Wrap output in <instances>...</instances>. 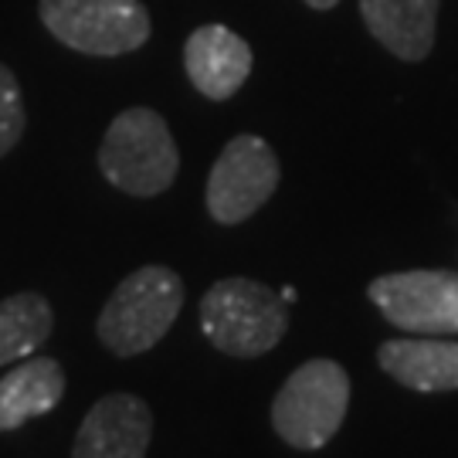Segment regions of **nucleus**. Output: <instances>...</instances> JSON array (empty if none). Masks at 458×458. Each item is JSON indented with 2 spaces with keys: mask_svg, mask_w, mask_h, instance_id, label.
<instances>
[{
  "mask_svg": "<svg viewBox=\"0 0 458 458\" xmlns=\"http://www.w3.org/2000/svg\"><path fill=\"white\" fill-rule=\"evenodd\" d=\"M55 329L51 302L41 293H17L0 299V367L34 357Z\"/></svg>",
  "mask_w": 458,
  "mask_h": 458,
  "instance_id": "nucleus-13",
  "label": "nucleus"
},
{
  "mask_svg": "<svg viewBox=\"0 0 458 458\" xmlns=\"http://www.w3.org/2000/svg\"><path fill=\"white\" fill-rule=\"evenodd\" d=\"M183 68L200 96L221 102L248 82L251 48L242 34H234L225 24H204L183 45Z\"/></svg>",
  "mask_w": 458,
  "mask_h": 458,
  "instance_id": "nucleus-9",
  "label": "nucleus"
},
{
  "mask_svg": "<svg viewBox=\"0 0 458 458\" xmlns=\"http://www.w3.org/2000/svg\"><path fill=\"white\" fill-rule=\"evenodd\" d=\"M65 370L55 357H24L0 377V435L45 418L65 397Z\"/></svg>",
  "mask_w": 458,
  "mask_h": 458,
  "instance_id": "nucleus-12",
  "label": "nucleus"
},
{
  "mask_svg": "<svg viewBox=\"0 0 458 458\" xmlns=\"http://www.w3.org/2000/svg\"><path fill=\"white\" fill-rule=\"evenodd\" d=\"M442 0H360L367 31L401 62H425L435 48Z\"/></svg>",
  "mask_w": 458,
  "mask_h": 458,
  "instance_id": "nucleus-10",
  "label": "nucleus"
},
{
  "mask_svg": "<svg viewBox=\"0 0 458 458\" xmlns=\"http://www.w3.org/2000/svg\"><path fill=\"white\" fill-rule=\"evenodd\" d=\"M278 157L262 136H234L214 160L208 177V211L217 225H242L278 191Z\"/></svg>",
  "mask_w": 458,
  "mask_h": 458,
  "instance_id": "nucleus-7",
  "label": "nucleus"
},
{
  "mask_svg": "<svg viewBox=\"0 0 458 458\" xmlns=\"http://www.w3.org/2000/svg\"><path fill=\"white\" fill-rule=\"evenodd\" d=\"M200 329L208 344L234 360H255L276 350L289 329V306L265 282L231 276L200 299Z\"/></svg>",
  "mask_w": 458,
  "mask_h": 458,
  "instance_id": "nucleus-2",
  "label": "nucleus"
},
{
  "mask_svg": "<svg viewBox=\"0 0 458 458\" xmlns=\"http://www.w3.org/2000/svg\"><path fill=\"white\" fill-rule=\"evenodd\" d=\"M350 408V374L329 357L295 367L272 401V428L299 452H319L333 442Z\"/></svg>",
  "mask_w": 458,
  "mask_h": 458,
  "instance_id": "nucleus-4",
  "label": "nucleus"
},
{
  "mask_svg": "<svg viewBox=\"0 0 458 458\" xmlns=\"http://www.w3.org/2000/svg\"><path fill=\"white\" fill-rule=\"evenodd\" d=\"M367 295L394 329L418 336H458V272L411 268L377 276Z\"/></svg>",
  "mask_w": 458,
  "mask_h": 458,
  "instance_id": "nucleus-6",
  "label": "nucleus"
},
{
  "mask_svg": "<svg viewBox=\"0 0 458 458\" xmlns=\"http://www.w3.org/2000/svg\"><path fill=\"white\" fill-rule=\"evenodd\" d=\"M153 411L140 394H106L89 408L72 442V458H147Z\"/></svg>",
  "mask_w": 458,
  "mask_h": 458,
  "instance_id": "nucleus-8",
  "label": "nucleus"
},
{
  "mask_svg": "<svg viewBox=\"0 0 458 458\" xmlns=\"http://www.w3.org/2000/svg\"><path fill=\"white\" fill-rule=\"evenodd\" d=\"M24 126H28V113H24L21 85L11 68L0 65V157H7L21 143Z\"/></svg>",
  "mask_w": 458,
  "mask_h": 458,
  "instance_id": "nucleus-14",
  "label": "nucleus"
},
{
  "mask_svg": "<svg viewBox=\"0 0 458 458\" xmlns=\"http://www.w3.org/2000/svg\"><path fill=\"white\" fill-rule=\"evenodd\" d=\"M377 363L401 387L421 394L458 391V344L442 336L387 340L377 346Z\"/></svg>",
  "mask_w": 458,
  "mask_h": 458,
  "instance_id": "nucleus-11",
  "label": "nucleus"
},
{
  "mask_svg": "<svg viewBox=\"0 0 458 458\" xmlns=\"http://www.w3.org/2000/svg\"><path fill=\"white\" fill-rule=\"evenodd\" d=\"M41 24L79 55L115 58L149 41V11L140 0H38Z\"/></svg>",
  "mask_w": 458,
  "mask_h": 458,
  "instance_id": "nucleus-5",
  "label": "nucleus"
},
{
  "mask_svg": "<svg viewBox=\"0 0 458 458\" xmlns=\"http://www.w3.org/2000/svg\"><path fill=\"white\" fill-rule=\"evenodd\" d=\"M183 282L166 265H143L123 278L96 319V336L113 357L130 360L149 353L177 323Z\"/></svg>",
  "mask_w": 458,
  "mask_h": 458,
  "instance_id": "nucleus-1",
  "label": "nucleus"
},
{
  "mask_svg": "<svg viewBox=\"0 0 458 458\" xmlns=\"http://www.w3.org/2000/svg\"><path fill=\"white\" fill-rule=\"evenodd\" d=\"M306 4H310L312 11H329V7H336L340 0H306Z\"/></svg>",
  "mask_w": 458,
  "mask_h": 458,
  "instance_id": "nucleus-15",
  "label": "nucleus"
},
{
  "mask_svg": "<svg viewBox=\"0 0 458 458\" xmlns=\"http://www.w3.org/2000/svg\"><path fill=\"white\" fill-rule=\"evenodd\" d=\"M98 170L130 197H160L170 191L181 170V153L164 115L147 106L123 109L102 136Z\"/></svg>",
  "mask_w": 458,
  "mask_h": 458,
  "instance_id": "nucleus-3",
  "label": "nucleus"
}]
</instances>
